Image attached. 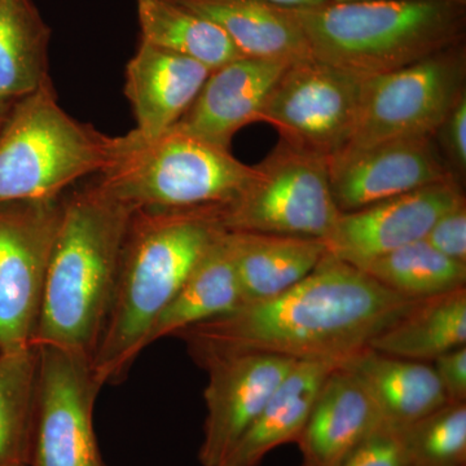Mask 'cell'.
I'll list each match as a JSON object with an SVG mask.
<instances>
[{
	"mask_svg": "<svg viewBox=\"0 0 466 466\" xmlns=\"http://www.w3.org/2000/svg\"><path fill=\"white\" fill-rule=\"evenodd\" d=\"M328 251L305 279L271 299L177 333L200 364L236 352H266L294 360L342 361L415 305Z\"/></svg>",
	"mask_w": 466,
	"mask_h": 466,
	"instance_id": "cell-1",
	"label": "cell"
},
{
	"mask_svg": "<svg viewBox=\"0 0 466 466\" xmlns=\"http://www.w3.org/2000/svg\"><path fill=\"white\" fill-rule=\"evenodd\" d=\"M220 231L214 207L134 211L108 315L91 358L101 385L124 379L147 349L156 319Z\"/></svg>",
	"mask_w": 466,
	"mask_h": 466,
	"instance_id": "cell-2",
	"label": "cell"
},
{
	"mask_svg": "<svg viewBox=\"0 0 466 466\" xmlns=\"http://www.w3.org/2000/svg\"><path fill=\"white\" fill-rule=\"evenodd\" d=\"M134 211L97 177L64 195L34 346H57L92 358Z\"/></svg>",
	"mask_w": 466,
	"mask_h": 466,
	"instance_id": "cell-3",
	"label": "cell"
},
{
	"mask_svg": "<svg viewBox=\"0 0 466 466\" xmlns=\"http://www.w3.org/2000/svg\"><path fill=\"white\" fill-rule=\"evenodd\" d=\"M312 57L368 78L464 43L466 5L379 0L289 8Z\"/></svg>",
	"mask_w": 466,
	"mask_h": 466,
	"instance_id": "cell-4",
	"label": "cell"
},
{
	"mask_svg": "<svg viewBox=\"0 0 466 466\" xmlns=\"http://www.w3.org/2000/svg\"><path fill=\"white\" fill-rule=\"evenodd\" d=\"M254 167L174 125L157 135L137 130L116 137L108 167L97 177L137 208H195L232 201Z\"/></svg>",
	"mask_w": 466,
	"mask_h": 466,
	"instance_id": "cell-5",
	"label": "cell"
},
{
	"mask_svg": "<svg viewBox=\"0 0 466 466\" xmlns=\"http://www.w3.org/2000/svg\"><path fill=\"white\" fill-rule=\"evenodd\" d=\"M116 137L67 115L51 79L15 101L0 127V202L52 200L108 167Z\"/></svg>",
	"mask_w": 466,
	"mask_h": 466,
	"instance_id": "cell-6",
	"label": "cell"
},
{
	"mask_svg": "<svg viewBox=\"0 0 466 466\" xmlns=\"http://www.w3.org/2000/svg\"><path fill=\"white\" fill-rule=\"evenodd\" d=\"M225 231L325 238L341 211L327 158L281 142L232 201L214 207Z\"/></svg>",
	"mask_w": 466,
	"mask_h": 466,
	"instance_id": "cell-7",
	"label": "cell"
},
{
	"mask_svg": "<svg viewBox=\"0 0 466 466\" xmlns=\"http://www.w3.org/2000/svg\"><path fill=\"white\" fill-rule=\"evenodd\" d=\"M465 47L460 43L410 66L368 76L354 131L343 149L433 137L465 94Z\"/></svg>",
	"mask_w": 466,
	"mask_h": 466,
	"instance_id": "cell-8",
	"label": "cell"
},
{
	"mask_svg": "<svg viewBox=\"0 0 466 466\" xmlns=\"http://www.w3.org/2000/svg\"><path fill=\"white\" fill-rule=\"evenodd\" d=\"M64 195L0 202V354L34 346Z\"/></svg>",
	"mask_w": 466,
	"mask_h": 466,
	"instance_id": "cell-9",
	"label": "cell"
},
{
	"mask_svg": "<svg viewBox=\"0 0 466 466\" xmlns=\"http://www.w3.org/2000/svg\"><path fill=\"white\" fill-rule=\"evenodd\" d=\"M364 79L312 56L294 61L269 92L260 122L288 146L332 157L354 131Z\"/></svg>",
	"mask_w": 466,
	"mask_h": 466,
	"instance_id": "cell-10",
	"label": "cell"
},
{
	"mask_svg": "<svg viewBox=\"0 0 466 466\" xmlns=\"http://www.w3.org/2000/svg\"><path fill=\"white\" fill-rule=\"evenodd\" d=\"M39 350L32 466H106L94 410L103 385L87 355L57 346Z\"/></svg>",
	"mask_w": 466,
	"mask_h": 466,
	"instance_id": "cell-11",
	"label": "cell"
},
{
	"mask_svg": "<svg viewBox=\"0 0 466 466\" xmlns=\"http://www.w3.org/2000/svg\"><path fill=\"white\" fill-rule=\"evenodd\" d=\"M297 361L266 352H236L198 364L208 372V412L198 451L202 466H222Z\"/></svg>",
	"mask_w": 466,
	"mask_h": 466,
	"instance_id": "cell-12",
	"label": "cell"
},
{
	"mask_svg": "<svg viewBox=\"0 0 466 466\" xmlns=\"http://www.w3.org/2000/svg\"><path fill=\"white\" fill-rule=\"evenodd\" d=\"M327 161L330 191L341 213L359 210L453 177L441 162L431 137L343 149Z\"/></svg>",
	"mask_w": 466,
	"mask_h": 466,
	"instance_id": "cell-13",
	"label": "cell"
},
{
	"mask_svg": "<svg viewBox=\"0 0 466 466\" xmlns=\"http://www.w3.org/2000/svg\"><path fill=\"white\" fill-rule=\"evenodd\" d=\"M465 201L455 177L370 207L339 214L325 238L337 258L358 265L425 240L431 227L446 211Z\"/></svg>",
	"mask_w": 466,
	"mask_h": 466,
	"instance_id": "cell-14",
	"label": "cell"
},
{
	"mask_svg": "<svg viewBox=\"0 0 466 466\" xmlns=\"http://www.w3.org/2000/svg\"><path fill=\"white\" fill-rule=\"evenodd\" d=\"M287 66L283 61L244 56L211 70L177 126L229 149L238 131L260 122L269 92Z\"/></svg>",
	"mask_w": 466,
	"mask_h": 466,
	"instance_id": "cell-15",
	"label": "cell"
},
{
	"mask_svg": "<svg viewBox=\"0 0 466 466\" xmlns=\"http://www.w3.org/2000/svg\"><path fill=\"white\" fill-rule=\"evenodd\" d=\"M210 73L191 57L140 41L126 66L125 94L137 119L135 130L152 137L177 125Z\"/></svg>",
	"mask_w": 466,
	"mask_h": 466,
	"instance_id": "cell-16",
	"label": "cell"
},
{
	"mask_svg": "<svg viewBox=\"0 0 466 466\" xmlns=\"http://www.w3.org/2000/svg\"><path fill=\"white\" fill-rule=\"evenodd\" d=\"M381 417L357 380L337 366L321 385L300 434L299 466H341Z\"/></svg>",
	"mask_w": 466,
	"mask_h": 466,
	"instance_id": "cell-17",
	"label": "cell"
},
{
	"mask_svg": "<svg viewBox=\"0 0 466 466\" xmlns=\"http://www.w3.org/2000/svg\"><path fill=\"white\" fill-rule=\"evenodd\" d=\"M339 367L367 392L383 425L403 431L449 403L433 366L389 357L370 348L343 359Z\"/></svg>",
	"mask_w": 466,
	"mask_h": 466,
	"instance_id": "cell-18",
	"label": "cell"
},
{
	"mask_svg": "<svg viewBox=\"0 0 466 466\" xmlns=\"http://www.w3.org/2000/svg\"><path fill=\"white\" fill-rule=\"evenodd\" d=\"M341 361L299 360L241 435L222 466H259L271 451L297 443L328 375Z\"/></svg>",
	"mask_w": 466,
	"mask_h": 466,
	"instance_id": "cell-19",
	"label": "cell"
},
{
	"mask_svg": "<svg viewBox=\"0 0 466 466\" xmlns=\"http://www.w3.org/2000/svg\"><path fill=\"white\" fill-rule=\"evenodd\" d=\"M207 17L242 56L290 64L311 57L305 34L289 8L262 0H173Z\"/></svg>",
	"mask_w": 466,
	"mask_h": 466,
	"instance_id": "cell-20",
	"label": "cell"
},
{
	"mask_svg": "<svg viewBox=\"0 0 466 466\" xmlns=\"http://www.w3.org/2000/svg\"><path fill=\"white\" fill-rule=\"evenodd\" d=\"M226 240L245 303L271 299L289 289L329 251L324 240L299 236L226 231Z\"/></svg>",
	"mask_w": 466,
	"mask_h": 466,
	"instance_id": "cell-21",
	"label": "cell"
},
{
	"mask_svg": "<svg viewBox=\"0 0 466 466\" xmlns=\"http://www.w3.org/2000/svg\"><path fill=\"white\" fill-rule=\"evenodd\" d=\"M244 303L240 281L223 229L193 267L174 299L156 319L147 336V348L164 337H175L193 325L229 314Z\"/></svg>",
	"mask_w": 466,
	"mask_h": 466,
	"instance_id": "cell-22",
	"label": "cell"
},
{
	"mask_svg": "<svg viewBox=\"0 0 466 466\" xmlns=\"http://www.w3.org/2000/svg\"><path fill=\"white\" fill-rule=\"evenodd\" d=\"M462 346H466V287L416 300L368 348L389 357L431 363Z\"/></svg>",
	"mask_w": 466,
	"mask_h": 466,
	"instance_id": "cell-23",
	"label": "cell"
},
{
	"mask_svg": "<svg viewBox=\"0 0 466 466\" xmlns=\"http://www.w3.org/2000/svg\"><path fill=\"white\" fill-rule=\"evenodd\" d=\"M51 33L34 0H0V101L15 103L51 79Z\"/></svg>",
	"mask_w": 466,
	"mask_h": 466,
	"instance_id": "cell-24",
	"label": "cell"
},
{
	"mask_svg": "<svg viewBox=\"0 0 466 466\" xmlns=\"http://www.w3.org/2000/svg\"><path fill=\"white\" fill-rule=\"evenodd\" d=\"M140 41L204 64L210 70L244 57L225 32L173 0H137Z\"/></svg>",
	"mask_w": 466,
	"mask_h": 466,
	"instance_id": "cell-25",
	"label": "cell"
},
{
	"mask_svg": "<svg viewBox=\"0 0 466 466\" xmlns=\"http://www.w3.org/2000/svg\"><path fill=\"white\" fill-rule=\"evenodd\" d=\"M39 350L0 354V466H32Z\"/></svg>",
	"mask_w": 466,
	"mask_h": 466,
	"instance_id": "cell-26",
	"label": "cell"
},
{
	"mask_svg": "<svg viewBox=\"0 0 466 466\" xmlns=\"http://www.w3.org/2000/svg\"><path fill=\"white\" fill-rule=\"evenodd\" d=\"M354 266L410 299H431L466 285V263L447 258L426 240Z\"/></svg>",
	"mask_w": 466,
	"mask_h": 466,
	"instance_id": "cell-27",
	"label": "cell"
},
{
	"mask_svg": "<svg viewBox=\"0 0 466 466\" xmlns=\"http://www.w3.org/2000/svg\"><path fill=\"white\" fill-rule=\"evenodd\" d=\"M410 466H466V403H446L400 431Z\"/></svg>",
	"mask_w": 466,
	"mask_h": 466,
	"instance_id": "cell-28",
	"label": "cell"
},
{
	"mask_svg": "<svg viewBox=\"0 0 466 466\" xmlns=\"http://www.w3.org/2000/svg\"><path fill=\"white\" fill-rule=\"evenodd\" d=\"M341 466H410L400 431L382 424L359 444Z\"/></svg>",
	"mask_w": 466,
	"mask_h": 466,
	"instance_id": "cell-29",
	"label": "cell"
},
{
	"mask_svg": "<svg viewBox=\"0 0 466 466\" xmlns=\"http://www.w3.org/2000/svg\"><path fill=\"white\" fill-rule=\"evenodd\" d=\"M425 240L447 258L466 263V204L450 208L431 227Z\"/></svg>",
	"mask_w": 466,
	"mask_h": 466,
	"instance_id": "cell-30",
	"label": "cell"
},
{
	"mask_svg": "<svg viewBox=\"0 0 466 466\" xmlns=\"http://www.w3.org/2000/svg\"><path fill=\"white\" fill-rule=\"evenodd\" d=\"M434 370L450 403H466V346L434 359Z\"/></svg>",
	"mask_w": 466,
	"mask_h": 466,
	"instance_id": "cell-31",
	"label": "cell"
},
{
	"mask_svg": "<svg viewBox=\"0 0 466 466\" xmlns=\"http://www.w3.org/2000/svg\"><path fill=\"white\" fill-rule=\"evenodd\" d=\"M443 143L459 170L466 167V94L455 104L446 121L441 126ZM438 131V133H440Z\"/></svg>",
	"mask_w": 466,
	"mask_h": 466,
	"instance_id": "cell-32",
	"label": "cell"
},
{
	"mask_svg": "<svg viewBox=\"0 0 466 466\" xmlns=\"http://www.w3.org/2000/svg\"><path fill=\"white\" fill-rule=\"evenodd\" d=\"M262 2L285 8H309L325 5V3L329 2V0H262Z\"/></svg>",
	"mask_w": 466,
	"mask_h": 466,
	"instance_id": "cell-33",
	"label": "cell"
},
{
	"mask_svg": "<svg viewBox=\"0 0 466 466\" xmlns=\"http://www.w3.org/2000/svg\"><path fill=\"white\" fill-rule=\"evenodd\" d=\"M14 104L15 103H5V101H0V127L5 125V119L8 118L9 112H11Z\"/></svg>",
	"mask_w": 466,
	"mask_h": 466,
	"instance_id": "cell-34",
	"label": "cell"
},
{
	"mask_svg": "<svg viewBox=\"0 0 466 466\" xmlns=\"http://www.w3.org/2000/svg\"><path fill=\"white\" fill-rule=\"evenodd\" d=\"M332 3H360V2H379V0H329ZM449 2L460 3L466 5V0H449Z\"/></svg>",
	"mask_w": 466,
	"mask_h": 466,
	"instance_id": "cell-35",
	"label": "cell"
}]
</instances>
